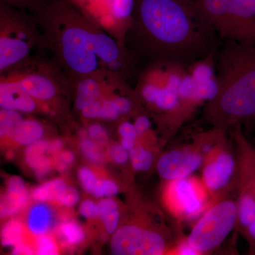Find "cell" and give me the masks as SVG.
<instances>
[{"instance_id":"484cf974","label":"cell","mask_w":255,"mask_h":255,"mask_svg":"<svg viewBox=\"0 0 255 255\" xmlns=\"http://www.w3.org/2000/svg\"><path fill=\"white\" fill-rule=\"evenodd\" d=\"M110 156L115 163L124 164L130 159L129 151L124 148L122 144H116L110 149Z\"/></svg>"},{"instance_id":"44dd1931","label":"cell","mask_w":255,"mask_h":255,"mask_svg":"<svg viewBox=\"0 0 255 255\" xmlns=\"http://www.w3.org/2000/svg\"><path fill=\"white\" fill-rule=\"evenodd\" d=\"M58 233L68 246H75L84 241L85 234L78 223L66 221L60 225Z\"/></svg>"},{"instance_id":"83f0119b","label":"cell","mask_w":255,"mask_h":255,"mask_svg":"<svg viewBox=\"0 0 255 255\" xmlns=\"http://www.w3.org/2000/svg\"><path fill=\"white\" fill-rule=\"evenodd\" d=\"M80 199L78 191L73 187H67L58 203L67 207H72L78 202Z\"/></svg>"},{"instance_id":"7402d4cb","label":"cell","mask_w":255,"mask_h":255,"mask_svg":"<svg viewBox=\"0 0 255 255\" xmlns=\"http://www.w3.org/2000/svg\"><path fill=\"white\" fill-rule=\"evenodd\" d=\"M22 119V117L16 111L1 110L0 112L1 137H9L15 126Z\"/></svg>"},{"instance_id":"8d00e7d4","label":"cell","mask_w":255,"mask_h":255,"mask_svg":"<svg viewBox=\"0 0 255 255\" xmlns=\"http://www.w3.org/2000/svg\"><path fill=\"white\" fill-rule=\"evenodd\" d=\"M13 255H33V251L31 247L23 243H19L17 246H14L13 250Z\"/></svg>"},{"instance_id":"277c9868","label":"cell","mask_w":255,"mask_h":255,"mask_svg":"<svg viewBox=\"0 0 255 255\" xmlns=\"http://www.w3.org/2000/svg\"><path fill=\"white\" fill-rule=\"evenodd\" d=\"M46 50L41 29L30 13L0 1V74Z\"/></svg>"},{"instance_id":"7dc6e473","label":"cell","mask_w":255,"mask_h":255,"mask_svg":"<svg viewBox=\"0 0 255 255\" xmlns=\"http://www.w3.org/2000/svg\"><path fill=\"white\" fill-rule=\"evenodd\" d=\"M74 1H76V0H74Z\"/></svg>"},{"instance_id":"7bdbcfd3","label":"cell","mask_w":255,"mask_h":255,"mask_svg":"<svg viewBox=\"0 0 255 255\" xmlns=\"http://www.w3.org/2000/svg\"><path fill=\"white\" fill-rule=\"evenodd\" d=\"M67 167H68V165L62 162L61 161L58 160V162H57L56 168L60 172H65V171L66 170Z\"/></svg>"},{"instance_id":"7c38bea8","label":"cell","mask_w":255,"mask_h":255,"mask_svg":"<svg viewBox=\"0 0 255 255\" xmlns=\"http://www.w3.org/2000/svg\"><path fill=\"white\" fill-rule=\"evenodd\" d=\"M225 134L206 156L203 164L202 182L214 196L224 190L236 173L237 165L234 156L225 145L220 144Z\"/></svg>"},{"instance_id":"4dcf8cb0","label":"cell","mask_w":255,"mask_h":255,"mask_svg":"<svg viewBox=\"0 0 255 255\" xmlns=\"http://www.w3.org/2000/svg\"><path fill=\"white\" fill-rule=\"evenodd\" d=\"M97 204H98L99 209H100V218L102 219H103L107 214L118 210V204L113 199H110V198L102 199Z\"/></svg>"},{"instance_id":"5bb4252c","label":"cell","mask_w":255,"mask_h":255,"mask_svg":"<svg viewBox=\"0 0 255 255\" xmlns=\"http://www.w3.org/2000/svg\"><path fill=\"white\" fill-rule=\"evenodd\" d=\"M54 223L52 210L43 202L32 206L26 218V226L33 236H45L52 229Z\"/></svg>"},{"instance_id":"4316f807","label":"cell","mask_w":255,"mask_h":255,"mask_svg":"<svg viewBox=\"0 0 255 255\" xmlns=\"http://www.w3.org/2000/svg\"><path fill=\"white\" fill-rule=\"evenodd\" d=\"M80 214L88 219L100 218V209L98 204L91 200H86L82 203L80 208Z\"/></svg>"},{"instance_id":"ba28073f","label":"cell","mask_w":255,"mask_h":255,"mask_svg":"<svg viewBox=\"0 0 255 255\" xmlns=\"http://www.w3.org/2000/svg\"><path fill=\"white\" fill-rule=\"evenodd\" d=\"M209 191L192 177L169 181L164 199L169 211L179 219H194L209 207Z\"/></svg>"},{"instance_id":"6da1fadb","label":"cell","mask_w":255,"mask_h":255,"mask_svg":"<svg viewBox=\"0 0 255 255\" xmlns=\"http://www.w3.org/2000/svg\"><path fill=\"white\" fill-rule=\"evenodd\" d=\"M218 36L194 1L135 0L124 45L136 65H164L188 70L214 55Z\"/></svg>"},{"instance_id":"8992f818","label":"cell","mask_w":255,"mask_h":255,"mask_svg":"<svg viewBox=\"0 0 255 255\" xmlns=\"http://www.w3.org/2000/svg\"><path fill=\"white\" fill-rule=\"evenodd\" d=\"M238 221V204L233 200L214 203L201 215L187 241L199 255L222 244Z\"/></svg>"},{"instance_id":"9a60e30c","label":"cell","mask_w":255,"mask_h":255,"mask_svg":"<svg viewBox=\"0 0 255 255\" xmlns=\"http://www.w3.org/2000/svg\"><path fill=\"white\" fill-rule=\"evenodd\" d=\"M50 142L44 140L28 145L25 152L26 164L36 171L38 177H43L49 172L51 168V161L46 157L47 152H50Z\"/></svg>"},{"instance_id":"f546056e","label":"cell","mask_w":255,"mask_h":255,"mask_svg":"<svg viewBox=\"0 0 255 255\" xmlns=\"http://www.w3.org/2000/svg\"><path fill=\"white\" fill-rule=\"evenodd\" d=\"M87 133L92 140L99 142H105L108 137L105 129L99 124H93L90 126Z\"/></svg>"},{"instance_id":"ab89813d","label":"cell","mask_w":255,"mask_h":255,"mask_svg":"<svg viewBox=\"0 0 255 255\" xmlns=\"http://www.w3.org/2000/svg\"><path fill=\"white\" fill-rule=\"evenodd\" d=\"M137 140L130 138H122L121 144L127 150H131L135 145H136Z\"/></svg>"},{"instance_id":"d590c367","label":"cell","mask_w":255,"mask_h":255,"mask_svg":"<svg viewBox=\"0 0 255 255\" xmlns=\"http://www.w3.org/2000/svg\"><path fill=\"white\" fill-rule=\"evenodd\" d=\"M0 1H2L5 4H9L17 9L26 11L33 0H0Z\"/></svg>"},{"instance_id":"f1b7e54d","label":"cell","mask_w":255,"mask_h":255,"mask_svg":"<svg viewBox=\"0 0 255 255\" xmlns=\"http://www.w3.org/2000/svg\"><path fill=\"white\" fill-rule=\"evenodd\" d=\"M119 219H120V213L118 210L107 214L103 219L104 225L106 231L109 235H113L117 231Z\"/></svg>"},{"instance_id":"d4e9b609","label":"cell","mask_w":255,"mask_h":255,"mask_svg":"<svg viewBox=\"0 0 255 255\" xmlns=\"http://www.w3.org/2000/svg\"><path fill=\"white\" fill-rule=\"evenodd\" d=\"M78 176L82 186L85 190L92 194L96 183L98 180L96 177L95 174L90 169L87 168V167H82L79 169Z\"/></svg>"},{"instance_id":"836d02e7","label":"cell","mask_w":255,"mask_h":255,"mask_svg":"<svg viewBox=\"0 0 255 255\" xmlns=\"http://www.w3.org/2000/svg\"><path fill=\"white\" fill-rule=\"evenodd\" d=\"M173 254L179 255H196L199 253L189 244L187 240L179 243V246L173 251Z\"/></svg>"},{"instance_id":"e0dca14e","label":"cell","mask_w":255,"mask_h":255,"mask_svg":"<svg viewBox=\"0 0 255 255\" xmlns=\"http://www.w3.org/2000/svg\"><path fill=\"white\" fill-rule=\"evenodd\" d=\"M66 183L60 179H54L36 187L32 192L33 200L38 202L59 201L63 193L66 190Z\"/></svg>"},{"instance_id":"e575fe53","label":"cell","mask_w":255,"mask_h":255,"mask_svg":"<svg viewBox=\"0 0 255 255\" xmlns=\"http://www.w3.org/2000/svg\"><path fill=\"white\" fill-rule=\"evenodd\" d=\"M104 191H105V196L110 198L117 195L119 192V187L117 184L113 181L107 180L103 181Z\"/></svg>"},{"instance_id":"603a6c76","label":"cell","mask_w":255,"mask_h":255,"mask_svg":"<svg viewBox=\"0 0 255 255\" xmlns=\"http://www.w3.org/2000/svg\"><path fill=\"white\" fill-rule=\"evenodd\" d=\"M81 151L83 155L90 162L100 164L103 161V155L100 147L90 139L85 138L81 142Z\"/></svg>"},{"instance_id":"3957f363","label":"cell","mask_w":255,"mask_h":255,"mask_svg":"<svg viewBox=\"0 0 255 255\" xmlns=\"http://www.w3.org/2000/svg\"><path fill=\"white\" fill-rule=\"evenodd\" d=\"M218 91L204 118L226 128L255 115V44L223 40L215 52Z\"/></svg>"},{"instance_id":"8fae6325","label":"cell","mask_w":255,"mask_h":255,"mask_svg":"<svg viewBox=\"0 0 255 255\" xmlns=\"http://www.w3.org/2000/svg\"><path fill=\"white\" fill-rule=\"evenodd\" d=\"M195 145L174 149L161 156L157 164L161 178L167 181L177 180L190 177L204 164L206 156L202 150L199 135Z\"/></svg>"},{"instance_id":"1f68e13d","label":"cell","mask_w":255,"mask_h":255,"mask_svg":"<svg viewBox=\"0 0 255 255\" xmlns=\"http://www.w3.org/2000/svg\"><path fill=\"white\" fill-rule=\"evenodd\" d=\"M119 135L122 138H130L137 140L138 135L134 124L125 122L121 124L119 129Z\"/></svg>"},{"instance_id":"ee69618b","label":"cell","mask_w":255,"mask_h":255,"mask_svg":"<svg viewBox=\"0 0 255 255\" xmlns=\"http://www.w3.org/2000/svg\"><path fill=\"white\" fill-rule=\"evenodd\" d=\"M14 152H11V151H9L8 152L7 155H6V157H7L8 159H11L14 157Z\"/></svg>"},{"instance_id":"52a82bcc","label":"cell","mask_w":255,"mask_h":255,"mask_svg":"<svg viewBox=\"0 0 255 255\" xmlns=\"http://www.w3.org/2000/svg\"><path fill=\"white\" fill-rule=\"evenodd\" d=\"M235 127L234 136L239 152L238 221L247 229L255 221V150L242 134L241 124Z\"/></svg>"},{"instance_id":"5b68a950","label":"cell","mask_w":255,"mask_h":255,"mask_svg":"<svg viewBox=\"0 0 255 255\" xmlns=\"http://www.w3.org/2000/svg\"><path fill=\"white\" fill-rule=\"evenodd\" d=\"M194 4L221 40L255 44V0H194Z\"/></svg>"},{"instance_id":"d6986e66","label":"cell","mask_w":255,"mask_h":255,"mask_svg":"<svg viewBox=\"0 0 255 255\" xmlns=\"http://www.w3.org/2000/svg\"><path fill=\"white\" fill-rule=\"evenodd\" d=\"M23 236L22 224L17 220H11L1 231V244L4 247H14L21 243Z\"/></svg>"},{"instance_id":"30bf717a","label":"cell","mask_w":255,"mask_h":255,"mask_svg":"<svg viewBox=\"0 0 255 255\" xmlns=\"http://www.w3.org/2000/svg\"><path fill=\"white\" fill-rule=\"evenodd\" d=\"M167 246L162 233L133 224L119 228L111 240L114 255H160Z\"/></svg>"},{"instance_id":"cb8c5ba5","label":"cell","mask_w":255,"mask_h":255,"mask_svg":"<svg viewBox=\"0 0 255 255\" xmlns=\"http://www.w3.org/2000/svg\"><path fill=\"white\" fill-rule=\"evenodd\" d=\"M59 250L53 238L46 235L39 236L36 241V253L39 255H58Z\"/></svg>"},{"instance_id":"60d3db41","label":"cell","mask_w":255,"mask_h":255,"mask_svg":"<svg viewBox=\"0 0 255 255\" xmlns=\"http://www.w3.org/2000/svg\"><path fill=\"white\" fill-rule=\"evenodd\" d=\"M63 147V142L60 140H55L53 142H50L49 150L50 152H53V153H56V152H59Z\"/></svg>"},{"instance_id":"d6a6232c","label":"cell","mask_w":255,"mask_h":255,"mask_svg":"<svg viewBox=\"0 0 255 255\" xmlns=\"http://www.w3.org/2000/svg\"><path fill=\"white\" fill-rule=\"evenodd\" d=\"M134 125H135L138 136H142L150 130L151 127L150 119L147 116H139L135 119Z\"/></svg>"},{"instance_id":"f35d334b","label":"cell","mask_w":255,"mask_h":255,"mask_svg":"<svg viewBox=\"0 0 255 255\" xmlns=\"http://www.w3.org/2000/svg\"><path fill=\"white\" fill-rule=\"evenodd\" d=\"M92 194H93L96 198H102L103 196H105L103 181L100 180V179L97 180Z\"/></svg>"},{"instance_id":"4fadbf2b","label":"cell","mask_w":255,"mask_h":255,"mask_svg":"<svg viewBox=\"0 0 255 255\" xmlns=\"http://www.w3.org/2000/svg\"><path fill=\"white\" fill-rule=\"evenodd\" d=\"M0 106L1 110L16 111L23 113L36 112L38 107L44 112V107L23 90L17 82L0 76Z\"/></svg>"},{"instance_id":"ffe728a7","label":"cell","mask_w":255,"mask_h":255,"mask_svg":"<svg viewBox=\"0 0 255 255\" xmlns=\"http://www.w3.org/2000/svg\"><path fill=\"white\" fill-rule=\"evenodd\" d=\"M132 168L139 172H146L152 167L153 155L141 145H135L129 151Z\"/></svg>"},{"instance_id":"f6af8a7d","label":"cell","mask_w":255,"mask_h":255,"mask_svg":"<svg viewBox=\"0 0 255 255\" xmlns=\"http://www.w3.org/2000/svg\"><path fill=\"white\" fill-rule=\"evenodd\" d=\"M102 239L103 240V241H107V239H108V236H107V234H103L102 236Z\"/></svg>"},{"instance_id":"bcb514c9","label":"cell","mask_w":255,"mask_h":255,"mask_svg":"<svg viewBox=\"0 0 255 255\" xmlns=\"http://www.w3.org/2000/svg\"><path fill=\"white\" fill-rule=\"evenodd\" d=\"M187 1H194V0H187Z\"/></svg>"},{"instance_id":"b9f144b4","label":"cell","mask_w":255,"mask_h":255,"mask_svg":"<svg viewBox=\"0 0 255 255\" xmlns=\"http://www.w3.org/2000/svg\"><path fill=\"white\" fill-rule=\"evenodd\" d=\"M247 231H248V235L251 238L252 241L255 243V221L252 223L249 227L247 228Z\"/></svg>"},{"instance_id":"ac0fdd59","label":"cell","mask_w":255,"mask_h":255,"mask_svg":"<svg viewBox=\"0 0 255 255\" xmlns=\"http://www.w3.org/2000/svg\"><path fill=\"white\" fill-rule=\"evenodd\" d=\"M28 199L27 189L22 191H6L1 203V217L17 214L27 204Z\"/></svg>"},{"instance_id":"7a4b0ae2","label":"cell","mask_w":255,"mask_h":255,"mask_svg":"<svg viewBox=\"0 0 255 255\" xmlns=\"http://www.w3.org/2000/svg\"><path fill=\"white\" fill-rule=\"evenodd\" d=\"M26 11L38 23L50 58L73 83L101 71L128 80L136 70L124 45L74 0H33Z\"/></svg>"},{"instance_id":"9c48e42d","label":"cell","mask_w":255,"mask_h":255,"mask_svg":"<svg viewBox=\"0 0 255 255\" xmlns=\"http://www.w3.org/2000/svg\"><path fill=\"white\" fill-rule=\"evenodd\" d=\"M75 2L101 28L124 45V36L131 22L135 0H76Z\"/></svg>"},{"instance_id":"74e56055","label":"cell","mask_w":255,"mask_h":255,"mask_svg":"<svg viewBox=\"0 0 255 255\" xmlns=\"http://www.w3.org/2000/svg\"><path fill=\"white\" fill-rule=\"evenodd\" d=\"M74 159H75V155L70 151H63V152H60L59 157H58V160L61 161L67 165L73 163Z\"/></svg>"},{"instance_id":"2e32d148","label":"cell","mask_w":255,"mask_h":255,"mask_svg":"<svg viewBox=\"0 0 255 255\" xmlns=\"http://www.w3.org/2000/svg\"><path fill=\"white\" fill-rule=\"evenodd\" d=\"M44 133L43 126L33 119L20 121L10 133L9 137L21 145H30L41 140Z\"/></svg>"}]
</instances>
